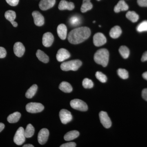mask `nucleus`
Listing matches in <instances>:
<instances>
[{"label": "nucleus", "mask_w": 147, "mask_h": 147, "mask_svg": "<svg viewBox=\"0 0 147 147\" xmlns=\"http://www.w3.org/2000/svg\"><path fill=\"white\" fill-rule=\"evenodd\" d=\"M5 16L6 19L10 21L13 27H16L18 26L17 23L14 21L16 18V13L15 11L12 10L7 11L5 13Z\"/></svg>", "instance_id": "dca6fc26"}, {"label": "nucleus", "mask_w": 147, "mask_h": 147, "mask_svg": "<svg viewBox=\"0 0 147 147\" xmlns=\"http://www.w3.org/2000/svg\"><path fill=\"white\" fill-rule=\"evenodd\" d=\"M99 119L101 124L105 128H109L112 125V122L107 113L101 111L99 114Z\"/></svg>", "instance_id": "0eeeda50"}, {"label": "nucleus", "mask_w": 147, "mask_h": 147, "mask_svg": "<svg viewBox=\"0 0 147 147\" xmlns=\"http://www.w3.org/2000/svg\"><path fill=\"white\" fill-rule=\"evenodd\" d=\"M26 110L29 113H36L43 111L44 106L39 102H31L26 105Z\"/></svg>", "instance_id": "20e7f679"}, {"label": "nucleus", "mask_w": 147, "mask_h": 147, "mask_svg": "<svg viewBox=\"0 0 147 147\" xmlns=\"http://www.w3.org/2000/svg\"><path fill=\"white\" fill-rule=\"evenodd\" d=\"M95 22H96L95 21H94L93 22V23H95Z\"/></svg>", "instance_id": "c03bdc74"}, {"label": "nucleus", "mask_w": 147, "mask_h": 147, "mask_svg": "<svg viewBox=\"0 0 147 147\" xmlns=\"http://www.w3.org/2000/svg\"><path fill=\"white\" fill-rule=\"evenodd\" d=\"M70 105L73 109L82 112L86 111L88 109L86 103L79 99H74L71 100L70 101Z\"/></svg>", "instance_id": "423d86ee"}, {"label": "nucleus", "mask_w": 147, "mask_h": 147, "mask_svg": "<svg viewBox=\"0 0 147 147\" xmlns=\"http://www.w3.org/2000/svg\"><path fill=\"white\" fill-rule=\"evenodd\" d=\"M7 3L11 6H16L18 4L19 0H5Z\"/></svg>", "instance_id": "f704fd0d"}, {"label": "nucleus", "mask_w": 147, "mask_h": 147, "mask_svg": "<svg viewBox=\"0 0 147 147\" xmlns=\"http://www.w3.org/2000/svg\"><path fill=\"white\" fill-rule=\"evenodd\" d=\"M90 34V30L88 27L76 28L69 33L68 40L71 44H79L88 39Z\"/></svg>", "instance_id": "f257e3e1"}, {"label": "nucleus", "mask_w": 147, "mask_h": 147, "mask_svg": "<svg viewBox=\"0 0 147 147\" xmlns=\"http://www.w3.org/2000/svg\"><path fill=\"white\" fill-rule=\"evenodd\" d=\"M70 57V53L64 48H61L58 50L56 56L57 60L59 62L63 61L69 59Z\"/></svg>", "instance_id": "9b49d317"}, {"label": "nucleus", "mask_w": 147, "mask_h": 147, "mask_svg": "<svg viewBox=\"0 0 147 147\" xmlns=\"http://www.w3.org/2000/svg\"><path fill=\"white\" fill-rule=\"evenodd\" d=\"M79 132L76 130L69 131L65 135L64 139L66 141H70L76 139L79 137Z\"/></svg>", "instance_id": "aec40b11"}, {"label": "nucleus", "mask_w": 147, "mask_h": 147, "mask_svg": "<svg viewBox=\"0 0 147 147\" xmlns=\"http://www.w3.org/2000/svg\"><path fill=\"white\" fill-rule=\"evenodd\" d=\"M23 147H34V146L33 145L30 144H28L24 145Z\"/></svg>", "instance_id": "37998d69"}, {"label": "nucleus", "mask_w": 147, "mask_h": 147, "mask_svg": "<svg viewBox=\"0 0 147 147\" xmlns=\"http://www.w3.org/2000/svg\"><path fill=\"white\" fill-rule=\"evenodd\" d=\"M126 18L133 23L137 22L139 19V16L134 11H128L126 14Z\"/></svg>", "instance_id": "cd10ccee"}, {"label": "nucleus", "mask_w": 147, "mask_h": 147, "mask_svg": "<svg viewBox=\"0 0 147 147\" xmlns=\"http://www.w3.org/2000/svg\"><path fill=\"white\" fill-rule=\"evenodd\" d=\"M82 62L79 60L68 61L63 63L61 64V68L62 70L65 71H76L82 66Z\"/></svg>", "instance_id": "7ed1b4c3"}, {"label": "nucleus", "mask_w": 147, "mask_h": 147, "mask_svg": "<svg viewBox=\"0 0 147 147\" xmlns=\"http://www.w3.org/2000/svg\"><path fill=\"white\" fill-rule=\"evenodd\" d=\"M59 88L62 91L65 93H70L72 92V86L68 82H61L59 86Z\"/></svg>", "instance_id": "4be33fe9"}, {"label": "nucleus", "mask_w": 147, "mask_h": 147, "mask_svg": "<svg viewBox=\"0 0 147 147\" xmlns=\"http://www.w3.org/2000/svg\"><path fill=\"white\" fill-rule=\"evenodd\" d=\"M54 40V36L51 33H45L42 36V44L45 47H50L53 44Z\"/></svg>", "instance_id": "ddd939ff"}, {"label": "nucleus", "mask_w": 147, "mask_h": 147, "mask_svg": "<svg viewBox=\"0 0 147 147\" xmlns=\"http://www.w3.org/2000/svg\"><path fill=\"white\" fill-rule=\"evenodd\" d=\"M106 41L107 39L106 37L101 33H97L94 36V44L96 47L102 46L106 43Z\"/></svg>", "instance_id": "1a4fd4ad"}, {"label": "nucleus", "mask_w": 147, "mask_h": 147, "mask_svg": "<svg viewBox=\"0 0 147 147\" xmlns=\"http://www.w3.org/2000/svg\"><path fill=\"white\" fill-rule=\"evenodd\" d=\"M33 17L34 23L35 25L38 26H41L44 25L45 23L44 18L39 11H35L32 13Z\"/></svg>", "instance_id": "f8f14e48"}, {"label": "nucleus", "mask_w": 147, "mask_h": 147, "mask_svg": "<svg viewBox=\"0 0 147 147\" xmlns=\"http://www.w3.org/2000/svg\"><path fill=\"white\" fill-rule=\"evenodd\" d=\"M137 3L140 6L147 7V0H137Z\"/></svg>", "instance_id": "4c0bfd02"}, {"label": "nucleus", "mask_w": 147, "mask_h": 147, "mask_svg": "<svg viewBox=\"0 0 147 147\" xmlns=\"http://www.w3.org/2000/svg\"><path fill=\"white\" fill-rule=\"evenodd\" d=\"M118 74L119 77L123 79H126L128 78V72L126 69L120 68L117 70Z\"/></svg>", "instance_id": "2f4dec72"}, {"label": "nucleus", "mask_w": 147, "mask_h": 147, "mask_svg": "<svg viewBox=\"0 0 147 147\" xmlns=\"http://www.w3.org/2000/svg\"><path fill=\"white\" fill-rule=\"evenodd\" d=\"M34 128L31 124H29L25 130V134L26 138H29L32 137L34 133Z\"/></svg>", "instance_id": "c85d7f7f"}, {"label": "nucleus", "mask_w": 147, "mask_h": 147, "mask_svg": "<svg viewBox=\"0 0 147 147\" xmlns=\"http://www.w3.org/2000/svg\"><path fill=\"white\" fill-rule=\"evenodd\" d=\"M13 52L17 57H22L25 52V47L23 43L19 42H16L13 46Z\"/></svg>", "instance_id": "4468645a"}, {"label": "nucleus", "mask_w": 147, "mask_h": 147, "mask_svg": "<svg viewBox=\"0 0 147 147\" xmlns=\"http://www.w3.org/2000/svg\"><path fill=\"white\" fill-rule=\"evenodd\" d=\"M95 76L97 79H98L101 83H105L107 82V76L100 71H97L96 73Z\"/></svg>", "instance_id": "473e14b6"}, {"label": "nucleus", "mask_w": 147, "mask_h": 147, "mask_svg": "<svg viewBox=\"0 0 147 147\" xmlns=\"http://www.w3.org/2000/svg\"><path fill=\"white\" fill-rule=\"evenodd\" d=\"M59 115L61 122L64 124L68 123L72 120V115L68 110L62 109L61 110Z\"/></svg>", "instance_id": "6e6552de"}, {"label": "nucleus", "mask_w": 147, "mask_h": 147, "mask_svg": "<svg viewBox=\"0 0 147 147\" xmlns=\"http://www.w3.org/2000/svg\"><path fill=\"white\" fill-rule=\"evenodd\" d=\"M57 32L58 36L62 40L66 39L67 35V28L65 25L61 24L58 26Z\"/></svg>", "instance_id": "a211bd4d"}, {"label": "nucleus", "mask_w": 147, "mask_h": 147, "mask_svg": "<svg viewBox=\"0 0 147 147\" xmlns=\"http://www.w3.org/2000/svg\"><path fill=\"white\" fill-rule=\"evenodd\" d=\"M25 129L22 127H19L16 131L14 138L13 142L18 146L23 144L26 141Z\"/></svg>", "instance_id": "39448f33"}, {"label": "nucleus", "mask_w": 147, "mask_h": 147, "mask_svg": "<svg viewBox=\"0 0 147 147\" xmlns=\"http://www.w3.org/2000/svg\"><path fill=\"white\" fill-rule=\"evenodd\" d=\"M109 53L107 49H101L95 53L94 60L96 63L105 67L109 61Z\"/></svg>", "instance_id": "f03ea898"}, {"label": "nucleus", "mask_w": 147, "mask_h": 147, "mask_svg": "<svg viewBox=\"0 0 147 147\" xmlns=\"http://www.w3.org/2000/svg\"><path fill=\"white\" fill-rule=\"evenodd\" d=\"M7 55V52L5 49L4 47H0V58L5 57Z\"/></svg>", "instance_id": "c9c22d12"}, {"label": "nucleus", "mask_w": 147, "mask_h": 147, "mask_svg": "<svg viewBox=\"0 0 147 147\" xmlns=\"http://www.w3.org/2000/svg\"><path fill=\"white\" fill-rule=\"evenodd\" d=\"M37 89L38 86L36 84H34L26 92V97L28 98H32L36 93Z\"/></svg>", "instance_id": "bb28decb"}, {"label": "nucleus", "mask_w": 147, "mask_h": 147, "mask_svg": "<svg viewBox=\"0 0 147 147\" xmlns=\"http://www.w3.org/2000/svg\"><path fill=\"white\" fill-rule=\"evenodd\" d=\"M138 32H143L147 31V21H143L137 26V28Z\"/></svg>", "instance_id": "72a5a7b5"}, {"label": "nucleus", "mask_w": 147, "mask_h": 147, "mask_svg": "<svg viewBox=\"0 0 147 147\" xmlns=\"http://www.w3.org/2000/svg\"><path fill=\"white\" fill-rule=\"evenodd\" d=\"M49 136V131L46 128L40 129L38 136V141L40 144L44 145L47 142Z\"/></svg>", "instance_id": "9d476101"}, {"label": "nucleus", "mask_w": 147, "mask_h": 147, "mask_svg": "<svg viewBox=\"0 0 147 147\" xmlns=\"http://www.w3.org/2000/svg\"><path fill=\"white\" fill-rule=\"evenodd\" d=\"M83 87L86 89H90L94 86L93 82L90 79L85 78L82 82Z\"/></svg>", "instance_id": "7c9ffc66"}, {"label": "nucleus", "mask_w": 147, "mask_h": 147, "mask_svg": "<svg viewBox=\"0 0 147 147\" xmlns=\"http://www.w3.org/2000/svg\"><path fill=\"white\" fill-rule=\"evenodd\" d=\"M142 76L144 79H146L147 81V71L144 72L142 74Z\"/></svg>", "instance_id": "79ce46f5"}, {"label": "nucleus", "mask_w": 147, "mask_h": 147, "mask_svg": "<svg viewBox=\"0 0 147 147\" xmlns=\"http://www.w3.org/2000/svg\"><path fill=\"white\" fill-rule=\"evenodd\" d=\"M119 52L123 58L125 59H127L129 55V49L125 46H121L119 49Z\"/></svg>", "instance_id": "c756f323"}, {"label": "nucleus", "mask_w": 147, "mask_h": 147, "mask_svg": "<svg viewBox=\"0 0 147 147\" xmlns=\"http://www.w3.org/2000/svg\"><path fill=\"white\" fill-rule=\"evenodd\" d=\"M82 23L81 17L77 15H74L71 16L69 20V24L73 27L79 26Z\"/></svg>", "instance_id": "a878e982"}, {"label": "nucleus", "mask_w": 147, "mask_h": 147, "mask_svg": "<svg viewBox=\"0 0 147 147\" xmlns=\"http://www.w3.org/2000/svg\"><path fill=\"white\" fill-rule=\"evenodd\" d=\"M36 56L39 61L44 63H47L49 62V58L48 56L40 50L37 51Z\"/></svg>", "instance_id": "5701e85b"}, {"label": "nucleus", "mask_w": 147, "mask_h": 147, "mask_svg": "<svg viewBox=\"0 0 147 147\" xmlns=\"http://www.w3.org/2000/svg\"><path fill=\"white\" fill-rule=\"evenodd\" d=\"M142 96L145 100L147 101V88L143 90L142 92Z\"/></svg>", "instance_id": "58836bf2"}, {"label": "nucleus", "mask_w": 147, "mask_h": 147, "mask_svg": "<svg viewBox=\"0 0 147 147\" xmlns=\"http://www.w3.org/2000/svg\"><path fill=\"white\" fill-rule=\"evenodd\" d=\"M128 8V6L126 3L123 0H121L115 7L114 11L116 13H118L121 11L127 10Z\"/></svg>", "instance_id": "6ab92c4d"}, {"label": "nucleus", "mask_w": 147, "mask_h": 147, "mask_svg": "<svg viewBox=\"0 0 147 147\" xmlns=\"http://www.w3.org/2000/svg\"><path fill=\"white\" fill-rule=\"evenodd\" d=\"M122 33L121 29L119 26H115L110 30V35L113 38H117L119 37Z\"/></svg>", "instance_id": "412c9836"}, {"label": "nucleus", "mask_w": 147, "mask_h": 147, "mask_svg": "<svg viewBox=\"0 0 147 147\" xmlns=\"http://www.w3.org/2000/svg\"><path fill=\"white\" fill-rule=\"evenodd\" d=\"M58 8L61 10L65 9L72 10L74 8V5L72 2H69L65 0H61L59 4Z\"/></svg>", "instance_id": "f3484780"}, {"label": "nucleus", "mask_w": 147, "mask_h": 147, "mask_svg": "<svg viewBox=\"0 0 147 147\" xmlns=\"http://www.w3.org/2000/svg\"><path fill=\"white\" fill-rule=\"evenodd\" d=\"M141 60H142V62H144L146 61H147V51L145 52V53L143 54V55H142V59H141Z\"/></svg>", "instance_id": "ea45409f"}, {"label": "nucleus", "mask_w": 147, "mask_h": 147, "mask_svg": "<svg viewBox=\"0 0 147 147\" xmlns=\"http://www.w3.org/2000/svg\"><path fill=\"white\" fill-rule=\"evenodd\" d=\"M21 117V113L18 112H15L8 116L7 120L9 123H15L19 121Z\"/></svg>", "instance_id": "b1692460"}, {"label": "nucleus", "mask_w": 147, "mask_h": 147, "mask_svg": "<svg viewBox=\"0 0 147 147\" xmlns=\"http://www.w3.org/2000/svg\"><path fill=\"white\" fill-rule=\"evenodd\" d=\"M92 7V4L90 2V0H83V4L81 7V11L83 13H85L91 9Z\"/></svg>", "instance_id": "393cba45"}, {"label": "nucleus", "mask_w": 147, "mask_h": 147, "mask_svg": "<svg viewBox=\"0 0 147 147\" xmlns=\"http://www.w3.org/2000/svg\"><path fill=\"white\" fill-rule=\"evenodd\" d=\"M97 1H100V0H97Z\"/></svg>", "instance_id": "a18cd8bd"}, {"label": "nucleus", "mask_w": 147, "mask_h": 147, "mask_svg": "<svg viewBox=\"0 0 147 147\" xmlns=\"http://www.w3.org/2000/svg\"><path fill=\"white\" fill-rule=\"evenodd\" d=\"M56 0H41L39 3L40 8L45 11L52 8L55 5Z\"/></svg>", "instance_id": "2eb2a0df"}, {"label": "nucleus", "mask_w": 147, "mask_h": 147, "mask_svg": "<svg viewBox=\"0 0 147 147\" xmlns=\"http://www.w3.org/2000/svg\"><path fill=\"white\" fill-rule=\"evenodd\" d=\"M60 147H75L76 144L74 142H69L61 145Z\"/></svg>", "instance_id": "e433bc0d"}, {"label": "nucleus", "mask_w": 147, "mask_h": 147, "mask_svg": "<svg viewBox=\"0 0 147 147\" xmlns=\"http://www.w3.org/2000/svg\"><path fill=\"white\" fill-rule=\"evenodd\" d=\"M5 127V125L2 123H0V132H1Z\"/></svg>", "instance_id": "a19ab883"}]
</instances>
